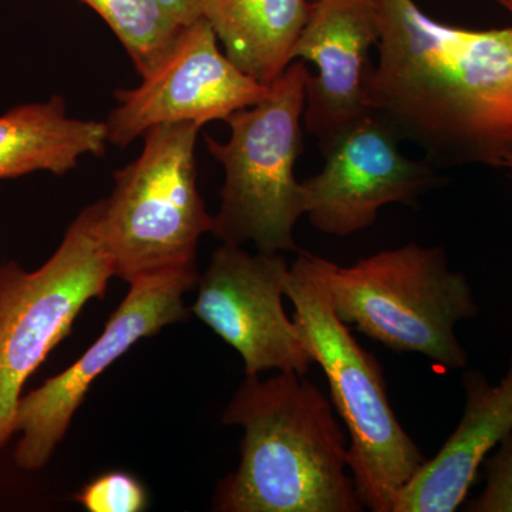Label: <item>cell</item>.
<instances>
[{"label":"cell","mask_w":512,"mask_h":512,"mask_svg":"<svg viewBox=\"0 0 512 512\" xmlns=\"http://www.w3.org/2000/svg\"><path fill=\"white\" fill-rule=\"evenodd\" d=\"M311 6L309 0H205L202 18L228 59L255 82L269 86L292 63Z\"/></svg>","instance_id":"9a60e30c"},{"label":"cell","mask_w":512,"mask_h":512,"mask_svg":"<svg viewBox=\"0 0 512 512\" xmlns=\"http://www.w3.org/2000/svg\"><path fill=\"white\" fill-rule=\"evenodd\" d=\"M484 490L464 503L468 512H512V433L484 461Z\"/></svg>","instance_id":"ac0fdd59"},{"label":"cell","mask_w":512,"mask_h":512,"mask_svg":"<svg viewBox=\"0 0 512 512\" xmlns=\"http://www.w3.org/2000/svg\"><path fill=\"white\" fill-rule=\"evenodd\" d=\"M198 123L161 124L144 134L140 156L114 173L104 198V239L114 278L131 281L195 264L214 227L197 184Z\"/></svg>","instance_id":"8992f818"},{"label":"cell","mask_w":512,"mask_h":512,"mask_svg":"<svg viewBox=\"0 0 512 512\" xmlns=\"http://www.w3.org/2000/svg\"><path fill=\"white\" fill-rule=\"evenodd\" d=\"M181 25L188 26L202 18L205 0H157Z\"/></svg>","instance_id":"d6986e66"},{"label":"cell","mask_w":512,"mask_h":512,"mask_svg":"<svg viewBox=\"0 0 512 512\" xmlns=\"http://www.w3.org/2000/svg\"><path fill=\"white\" fill-rule=\"evenodd\" d=\"M400 140L375 113L338 138L323 154L322 171L301 183L303 210L313 227L349 237L372 227L384 205H413L434 185V165L404 157Z\"/></svg>","instance_id":"8fae6325"},{"label":"cell","mask_w":512,"mask_h":512,"mask_svg":"<svg viewBox=\"0 0 512 512\" xmlns=\"http://www.w3.org/2000/svg\"><path fill=\"white\" fill-rule=\"evenodd\" d=\"M309 2H315V0H309Z\"/></svg>","instance_id":"44dd1931"},{"label":"cell","mask_w":512,"mask_h":512,"mask_svg":"<svg viewBox=\"0 0 512 512\" xmlns=\"http://www.w3.org/2000/svg\"><path fill=\"white\" fill-rule=\"evenodd\" d=\"M120 40L141 79L173 52L185 29L157 0H82Z\"/></svg>","instance_id":"2e32d148"},{"label":"cell","mask_w":512,"mask_h":512,"mask_svg":"<svg viewBox=\"0 0 512 512\" xmlns=\"http://www.w3.org/2000/svg\"><path fill=\"white\" fill-rule=\"evenodd\" d=\"M103 217V200L84 208L36 271L0 266V450L15 434L23 386L114 278Z\"/></svg>","instance_id":"52a82bcc"},{"label":"cell","mask_w":512,"mask_h":512,"mask_svg":"<svg viewBox=\"0 0 512 512\" xmlns=\"http://www.w3.org/2000/svg\"><path fill=\"white\" fill-rule=\"evenodd\" d=\"M308 74L301 60L289 64L258 103L224 120L231 128L227 143L205 134L208 151L225 173L211 231L222 244L298 251L293 229L305 210L295 165L303 151Z\"/></svg>","instance_id":"5b68a950"},{"label":"cell","mask_w":512,"mask_h":512,"mask_svg":"<svg viewBox=\"0 0 512 512\" xmlns=\"http://www.w3.org/2000/svg\"><path fill=\"white\" fill-rule=\"evenodd\" d=\"M461 383L466 404L460 423L436 457L424 461L399 491L393 512L457 511L485 458L512 433V356L497 384L476 369L464 370Z\"/></svg>","instance_id":"4fadbf2b"},{"label":"cell","mask_w":512,"mask_h":512,"mask_svg":"<svg viewBox=\"0 0 512 512\" xmlns=\"http://www.w3.org/2000/svg\"><path fill=\"white\" fill-rule=\"evenodd\" d=\"M289 268L281 252L252 255L222 244L198 278L192 312L244 360L245 375L269 370L305 376L315 359L284 309Z\"/></svg>","instance_id":"9c48e42d"},{"label":"cell","mask_w":512,"mask_h":512,"mask_svg":"<svg viewBox=\"0 0 512 512\" xmlns=\"http://www.w3.org/2000/svg\"><path fill=\"white\" fill-rule=\"evenodd\" d=\"M205 18L185 26L173 52L136 89L117 90L104 121L107 140L127 147L161 124L224 121L268 92L238 69L218 46Z\"/></svg>","instance_id":"30bf717a"},{"label":"cell","mask_w":512,"mask_h":512,"mask_svg":"<svg viewBox=\"0 0 512 512\" xmlns=\"http://www.w3.org/2000/svg\"><path fill=\"white\" fill-rule=\"evenodd\" d=\"M380 37L376 0H315L293 47L292 62H311L303 126L325 154L373 111L366 101L370 49Z\"/></svg>","instance_id":"7c38bea8"},{"label":"cell","mask_w":512,"mask_h":512,"mask_svg":"<svg viewBox=\"0 0 512 512\" xmlns=\"http://www.w3.org/2000/svg\"><path fill=\"white\" fill-rule=\"evenodd\" d=\"M504 168H510V170H512V154L505 160Z\"/></svg>","instance_id":"ffe728a7"},{"label":"cell","mask_w":512,"mask_h":512,"mask_svg":"<svg viewBox=\"0 0 512 512\" xmlns=\"http://www.w3.org/2000/svg\"><path fill=\"white\" fill-rule=\"evenodd\" d=\"M73 498L90 512H141L148 505L146 487L126 471L101 474Z\"/></svg>","instance_id":"e0dca14e"},{"label":"cell","mask_w":512,"mask_h":512,"mask_svg":"<svg viewBox=\"0 0 512 512\" xmlns=\"http://www.w3.org/2000/svg\"><path fill=\"white\" fill-rule=\"evenodd\" d=\"M104 121L74 119L63 97L20 104L0 116V180L46 171L70 173L107 150Z\"/></svg>","instance_id":"5bb4252c"},{"label":"cell","mask_w":512,"mask_h":512,"mask_svg":"<svg viewBox=\"0 0 512 512\" xmlns=\"http://www.w3.org/2000/svg\"><path fill=\"white\" fill-rule=\"evenodd\" d=\"M326 269L328 259L301 252L289 268L285 295L348 429L349 468L360 501L365 510L393 512L397 494L426 457L393 412L379 360L336 315Z\"/></svg>","instance_id":"3957f363"},{"label":"cell","mask_w":512,"mask_h":512,"mask_svg":"<svg viewBox=\"0 0 512 512\" xmlns=\"http://www.w3.org/2000/svg\"><path fill=\"white\" fill-rule=\"evenodd\" d=\"M197 282L195 264L163 269L130 282V291L99 339L72 366L20 397L13 424L15 434H20L16 466L33 473L49 463L97 377L141 339L185 319L184 296Z\"/></svg>","instance_id":"ba28073f"},{"label":"cell","mask_w":512,"mask_h":512,"mask_svg":"<svg viewBox=\"0 0 512 512\" xmlns=\"http://www.w3.org/2000/svg\"><path fill=\"white\" fill-rule=\"evenodd\" d=\"M222 421L244 429L241 461L218 487L225 512H360L349 446L332 404L295 372L247 376Z\"/></svg>","instance_id":"7a4b0ae2"},{"label":"cell","mask_w":512,"mask_h":512,"mask_svg":"<svg viewBox=\"0 0 512 512\" xmlns=\"http://www.w3.org/2000/svg\"><path fill=\"white\" fill-rule=\"evenodd\" d=\"M330 301L349 328L396 353H420L444 372L466 369L468 353L456 335L461 320L476 318L473 288L450 271L443 248L384 249L339 266L328 261Z\"/></svg>","instance_id":"277c9868"},{"label":"cell","mask_w":512,"mask_h":512,"mask_svg":"<svg viewBox=\"0 0 512 512\" xmlns=\"http://www.w3.org/2000/svg\"><path fill=\"white\" fill-rule=\"evenodd\" d=\"M497 3L510 25L474 30L437 22L413 0H376L367 104L434 167H504L512 154V0Z\"/></svg>","instance_id":"6da1fadb"}]
</instances>
